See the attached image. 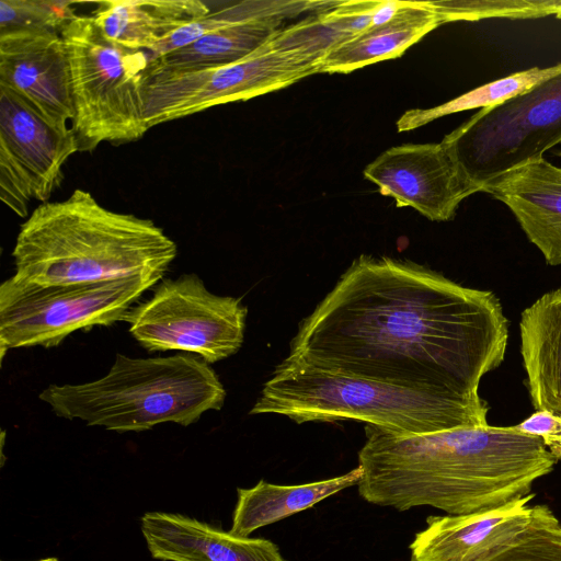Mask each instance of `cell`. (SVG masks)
<instances>
[{"label":"cell","instance_id":"obj_1","mask_svg":"<svg viewBox=\"0 0 561 561\" xmlns=\"http://www.w3.org/2000/svg\"><path fill=\"white\" fill-rule=\"evenodd\" d=\"M507 340L492 291L363 254L300 322L286 359L489 409L479 383Z\"/></svg>","mask_w":561,"mask_h":561},{"label":"cell","instance_id":"obj_2","mask_svg":"<svg viewBox=\"0 0 561 561\" xmlns=\"http://www.w3.org/2000/svg\"><path fill=\"white\" fill-rule=\"evenodd\" d=\"M358 493L398 511L430 506L449 515L501 506L531 493L557 459L542 440L512 426L403 434L365 426Z\"/></svg>","mask_w":561,"mask_h":561},{"label":"cell","instance_id":"obj_3","mask_svg":"<svg viewBox=\"0 0 561 561\" xmlns=\"http://www.w3.org/2000/svg\"><path fill=\"white\" fill-rule=\"evenodd\" d=\"M176 254V243L152 220L105 208L77 188L41 204L21 225L13 276L39 285L161 279Z\"/></svg>","mask_w":561,"mask_h":561},{"label":"cell","instance_id":"obj_4","mask_svg":"<svg viewBox=\"0 0 561 561\" xmlns=\"http://www.w3.org/2000/svg\"><path fill=\"white\" fill-rule=\"evenodd\" d=\"M51 411L119 433L142 432L162 423L188 426L224 407L218 375L198 356L129 357L116 354L110 370L83 383H51L38 394Z\"/></svg>","mask_w":561,"mask_h":561},{"label":"cell","instance_id":"obj_5","mask_svg":"<svg viewBox=\"0 0 561 561\" xmlns=\"http://www.w3.org/2000/svg\"><path fill=\"white\" fill-rule=\"evenodd\" d=\"M488 410L285 358L250 414L275 413L298 424L358 420L389 432L426 434L488 425Z\"/></svg>","mask_w":561,"mask_h":561},{"label":"cell","instance_id":"obj_6","mask_svg":"<svg viewBox=\"0 0 561 561\" xmlns=\"http://www.w3.org/2000/svg\"><path fill=\"white\" fill-rule=\"evenodd\" d=\"M70 68L75 117L71 128L79 149L102 142L140 139L144 122L142 84L150 64L144 49L107 39L91 15H77L60 30Z\"/></svg>","mask_w":561,"mask_h":561},{"label":"cell","instance_id":"obj_7","mask_svg":"<svg viewBox=\"0 0 561 561\" xmlns=\"http://www.w3.org/2000/svg\"><path fill=\"white\" fill-rule=\"evenodd\" d=\"M160 280L137 276L39 285L12 275L0 285L1 355L11 348L55 347L76 331L124 321L141 295Z\"/></svg>","mask_w":561,"mask_h":561},{"label":"cell","instance_id":"obj_8","mask_svg":"<svg viewBox=\"0 0 561 561\" xmlns=\"http://www.w3.org/2000/svg\"><path fill=\"white\" fill-rule=\"evenodd\" d=\"M247 314L240 298L210 293L191 273L160 280L124 321L149 352L182 351L214 364L241 348Z\"/></svg>","mask_w":561,"mask_h":561},{"label":"cell","instance_id":"obj_9","mask_svg":"<svg viewBox=\"0 0 561 561\" xmlns=\"http://www.w3.org/2000/svg\"><path fill=\"white\" fill-rule=\"evenodd\" d=\"M481 187L561 144V72L495 107L481 108L442 140Z\"/></svg>","mask_w":561,"mask_h":561},{"label":"cell","instance_id":"obj_10","mask_svg":"<svg viewBox=\"0 0 561 561\" xmlns=\"http://www.w3.org/2000/svg\"><path fill=\"white\" fill-rule=\"evenodd\" d=\"M320 67L298 54L273 48L270 41L226 65L190 71L148 67L142 84L144 122L150 129L216 105L253 99L320 72Z\"/></svg>","mask_w":561,"mask_h":561},{"label":"cell","instance_id":"obj_11","mask_svg":"<svg viewBox=\"0 0 561 561\" xmlns=\"http://www.w3.org/2000/svg\"><path fill=\"white\" fill-rule=\"evenodd\" d=\"M80 151L70 127L47 122L26 100L0 84V198L20 217L32 199L47 203L66 161Z\"/></svg>","mask_w":561,"mask_h":561},{"label":"cell","instance_id":"obj_12","mask_svg":"<svg viewBox=\"0 0 561 561\" xmlns=\"http://www.w3.org/2000/svg\"><path fill=\"white\" fill-rule=\"evenodd\" d=\"M364 176L398 207H412L433 221L453 219L462 201L481 192L443 141L389 148Z\"/></svg>","mask_w":561,"mask_h":561},{"label":"cell","instance_id":"obj_13","mask_svg":"<svg viewBox=\"0 0 561 561\" xmlns=\"http://www.w3.org/2000/svg\"><path fill=\"white\" fill-rule=\"evenodd\" d=\"M0 84L21 95L51 125L66 128L72 123L69 60L59 32L0 33Z\"/></svg>","mask_w":561,"mask_h":561},{"label":"cell","instance_id":"obj_14","mask_svg":"<svg viewBox=\"0 0 561 561\" xmlns=\"http://www.w3.org/2000/svg\"><path fill=\"white\" fill-rule=\"evenodd\" d=\"M529 493L495 508L430 516L410 545V561H485L513 543L534 517Z\"/></svg>","mask_w":561,"mask_h":561},{"label":"cell","instance_id":"obj_15","mask_svg":"<svg viewBox=\"0 0 561 561\" xmlns=\"http://www.w3.org/2000/svg\"><path fill=\"white\" fill-rule=\"evenodd\" d=\"M482 193L503 203L547 263L561 265V168L545 158L486 182Z\"/></svg>","mask_w":561,"mask_h":561},{"label":"cell","instance_id":"obj_16","mask_svg":"<svg viewBox=\"0 0 561 561\" xmlns=\"http://www.w3.org/2000/svg\"><path fill=\"white\" fill-rule=\"evenodd\" d=\"M140 528L152 558L161 561H286L268 539L233 535L180 514L146 513Z\"/></svg>","mask_w":561,"mask_h":561},{"label":"cell","instance_id":"obj_17","mask_svg":"<svg viewBox=\"0 0 561 561\" xmlns=\"http://www.w3.org/2000/svg\"><path fill=\"white\" fill-rule=\"evenodd\" d=\"M519 325L531 402L536 410L561 416V288L527 307Z\"/></svg>","mask_w":561,"mask_h":561},{"label":"cell","instance_id":"obj_18","mask_svg":"<svg viewBox=\"0 0 561 561\" xmlns=\"http://www.w3.org/2000/svg\"><path fill=\"white\" fill-rule=\"evenodd\" d=\"M209 12L201 0H105L91 18L111 42L148 50Z\"/></svg>","mask_w":561,"mask_h":561},{"label":"cell","instance_id":"obj_19","mask_svg":"<svg viewBox=\"0 0 561 561\" xmlns=\"http://www.w3.org/2000/svg\"><path fill=\"white\" fill-rule=\"evenodd\" d=\"M440 24L428 1H409L388 23L370 27L329 51L321 60L320 72L348 73L397 58Z\"/></svg>","mask_w":561,"mask_h":561},{"label":"cell","instance_id":"obj_20","mask_svg":"<svg viewBox=\"0 0 561 561\" xmlns=\"http://www.w3.org/2000/svg\"><path fill=\"white\" fill-rule=\"evenodd\" d=\"M362 476V468L357 466L344 474L302 484L279 485L260 480L252 488L238 489L229 531L250 537L264 526L311 508L327 497L357 485Z\"/></svg>","mask_w":561,"mask_h":561},{"label":"cell","instance_id":"obj_21","mask_svg":"<svg viewBox=\"0 0 561 561\" xmlns=\"http://www.w3.org/2000/svg\"><path fill=\"white\" fill-rule=\"evenodd\" d=\"M380 1H335L314 15L279 28L270 45L319 62L333 48L374 27Z\"/></svg>","mask_w":561,"mask_h":561},{"label":"cell","instance_id":"obj_22","mask_svg":"<svg viewBox=\"0 0 561 561\" xmlns=\"http://www.w3.org/2000/svg\"><path fill=\"white\" fill-rule=\"evenodd\" d=\"M286 19L283 15H263L232 22L183 48L151 60L149 67L190 71L238 61L267 43Z\"/></svg>","mask_w":561,"mask_h":561},{"label":"cell","instance_id":"obj_23","mask_svg":"<svg viewBox=\"0 0 561 561\" xmlns=\"http://www.w3.org/2000/svg\"><path fill=\"white\" fill-rule=\"evenodd\" d=\"M561 72V62L533 67L474 88L444 104L427 110H411L397 122L399 131L425 125L436 118L472 108H492Z\"/></svg>","mask_w":561,"mask_h":561},{"label":"cell","instance_id":"obj_24","mask_svg":"<svg viewBox=\"0 0 561 561\" xmlns=\"http://www.w3.org/2000/svg\"><path fill=\"white\" fill-rule=\"evenodd\" d=\"M442 24L488 19L527 20L553 16L561 20V0H444L428 1Z\"/></svg>","mask_w":561,"mask_h":561},{"label":"cell","instance_id":"obj_25","mask_svg":"<svg viewBox=\"0 0 561 561\" xmlns=\"http://www.w3.org/2000/svg\"><path fill=\"white\" fill-rule=\"evenodd\" d=\"M528 527L485 561H561V523L547 505H535Z\"/></svg>","mask_w":561,"mask_h":561},{"label":"cell","instance_id":"obj_26","mask_svg":"<svg viewBox=\"0 0 561 561\" xmlns=\"http://www.w3.org/2000/svg\"><path fill=\"white\" fill-rule=\"evenodd\" d=\"M79 3L70 0H0V33L43 28L60 32Z\"/></svg>","mask_w":561,"mask_h":561},{"label":"cell","instance_id":"obj_27","mask_svg":"<svg viewBox=\"0 0 561 561\" xmlns=\"http://www.w3.org/2000/svg\"><path fill=\"white\" fill-rule=\"evenodd\" d=\"M522 432L539 437L557 459H561V416L547 410H536L516 425Z\"/></svg>","mask_w":561,"mask_h":561},{"label":"cell","instance_id":"obj_28","mask_svg":"<svg viewBox=\"0 0 561 561\" xmlns=\"http://www.w3.org/2000/svg\"><path fill=\"white\" fill-rule=\"evenodd\" d=\"M42 561H58V560L55 559V558H50V559H45V560H42Z\"/></svg>","mask_w":561,"mask_h":561},{"label":"cell","instance_id":"obj_29","mask_svg":"<svg viewBox=\"0 0 561 561\" xmlns=\"http://www.w3.org/2000/svg\"><path fill=\"white\" fill-rule=\"evenodd\" d=\"M559 154L561 156V152H559Z\"/></svg>","mask_w":561,"mask_h":561}]
</instances>
